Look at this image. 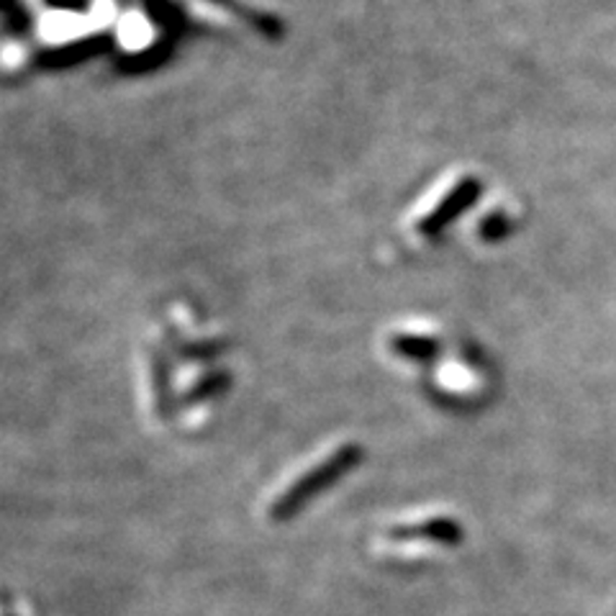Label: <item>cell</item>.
<instances>
[{
    "label": "cell",
    "mask_w": 616,
    "mask_h": 616,
    "mask_svg": "<svg viewBox=\"0 0 616 616\" xmlns=\"http://www.w3.org/2000/svg\"><path fill=\"white\" fill-rule=\"evenodd\" d=\"M362 457L365 453L360 444H345V447L336 449L332 457L321 460L317 468L304 472L296 483L288 485V489L281 493V498H275V504L270 506V519L288 521L293 517H298L300 508L311 504L321 491L332 489V485L340 483L342 478L349 476V472L362 463Z\"/></svg>",
    "instance_id": "1"
},
{
    "label": "cell",
    "mask_w": 616,
    "mask_h": 616,
    "mask_svg": "<svg viewBox=\"0 0 616 616\" xmlns=\"http://www.w3.org/2000/svg\"><path fill=\"white\" fill-rule=\"evenodd\" d=\"M229 385H232V375L224 370H217V372H209L206 378H200V381L193 385V389L185 393L183 396V404L185 406H198V404H206V401L217 398L224 393Z\"/></svg>",
    "instance_id": "2"
},
{
    "label": "cell",
    "mask_w": 616,
    "mask_h": 616,
    "mask_svg": "<svg viewBox=\"0 0 616 616\" xmlns=\"http://www.w3.org/2000/svg\"><path fill=\"white\" fill-rule=\"evenodd\" d=\"M155 396H157V408H160L162 417H170L175 408V401H173V391H170V370H168V362L162 360H155Z\"/></svg>",
    "instance_id": "3"
},
{
    "label": "cell",
    "mask_w": 616,
    "mask_h": 616,
    "mask_svg": "<svg viewBox=\"0 0 616 616\" xmlns=\"http://www.w3.org/2000/svg\"><path fill=\"white\" fill-rule=\"evenodd\" d=\"M221 353H224L221 345H196V347H185L183 357H188V360H213V357Z\"/></svg>",
    "instance_id": "4"
}]
</instances>
